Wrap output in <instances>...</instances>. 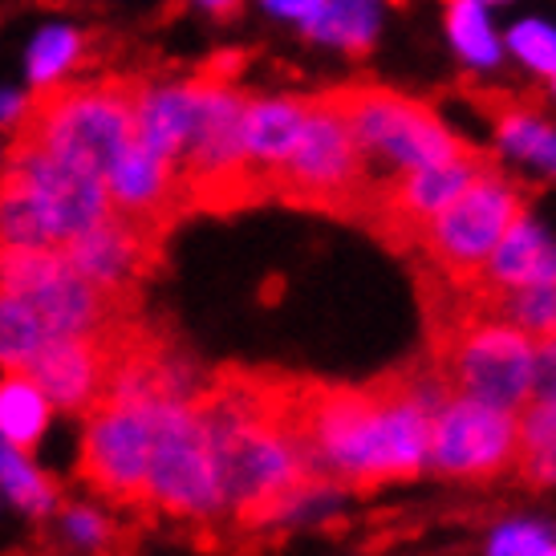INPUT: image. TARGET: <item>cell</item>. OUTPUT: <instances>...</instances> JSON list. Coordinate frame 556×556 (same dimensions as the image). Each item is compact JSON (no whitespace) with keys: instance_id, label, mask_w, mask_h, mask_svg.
<instances>
[{"instance_id":"obj_1","label":"cell","mask_w":556,"mask_h":556,"mask_svg":"<svg viewBox=\"0 0 556 556\" xmlns=\"http://www.w3.org/2000/svg\"><path fill=\"white\" fill-rule=\"evenodd\" d=\"M305 387L301 374L219 366L191 399L212 451L219 516L240 532L285 520L329 492L301 431Z\"/></svg>"},{"instance_id":"obj_2","label":"cell","mask_w":556,"mask_h":556,"mask_svg":"<svg viewBox=\"0 0 556 556\" xmlns=\"http://www.w3.org/2000/svg\"><path fill=\"white\" fill-rule=\"evenodd\" d=\"M151 81L142 74H106L98 81H41L16 102L13 139L90 170L106 184L114 163L135 142L139 102Z\"/></svg>"},{"instance_id":"obj_3","label":"cell","mask_w":556,"mask_h":556,"mask_svg":"<svg viewBox=\"0 0 556 556\" xmlns=\"http://www.w3.org/2000/svg\"><path fill=\"white\" fill-rule=\"evenodd\" d=\"M370 159L325 93H309V114L296 135L293 151L273 170V200L296 212L329 216L341 224H362L374 195Z\"/></svg>"},{"instance_id":"obj_4","label":"cell","mask_w":556,"mask_h":556,"mask_svg":"<svg viewBox=\"0 0 556 556\" xmlns=\"http://www.w3.org/2000/svg\"><path fill=\"white\" fill-rule=\"evenodd\" d=\"M427 357L447 399H476L495 410H520L532 390V338L467 305L451 321L427 325Z\"/></svg>"},{"instance_id":"obj_5","label":"cell","mask_w":556,"mask_h":556,"mask_svg":"<svg viewBox=\"0 0 556 556\" xmlns=\"http://www.w3.org/2000/svg\"><path fill=\"white\" fill-rule=\"evenodd\" d=\"M321 93L354 130V139L362 142L378 179L406 167H422V163H443V159H455L476 147L447 130L431 102L406 98L390 86L350 81V86H333Z\"/></svg>"},{"instance_id":"obj_6","label":"cell","mask_w":556,"mask_h":556,"mask_svg":"<svg viewBox=\"0 0 556 556\" xmlns=\"http://www.w3.org/2000/svg\"><path fill=\"white\" fill-rule=\"evenodd\" d=\"M532 187L516 184L504 167L476 175L455 200L427 224L418 240L422 264L451 285H471L511 224L528 216Z\"/></svg>"},{"instance_id":"obj_7","label":"cell","mask_w":556,"mask_h":556,"mask_svg":"<svg viewBox=\"0 0 556 556\" xmlns=\"http://www.w3.org/2000/svg\"><path fill=\"white\" fill-rule=\"evenodd\" d=\"M142 511L191 525L200 536H212V528L224 520L207 434H203V422L191 402H167L159 410Z\"/></svg>"},{"instance_id":"obj_8","label":"cell","mask_w":556,"mask_h":556,"mask_svg":"<svg viewBox=\"0 0 556 556\" xmlns=\"http://www.w3.org/2000/svg\"><path fill=\"white\" fill-rule=\"evenodd\" d=\"M167 402H98L86 410V434L78 451V479L106 504L142 511L147 500V467L155 447L159 410Z\"/></svg>"},{"instance_id":"obj_9","label":"cell","mask_w":556,"mask_h":556,"mask_svg":"<svg viewBox=\"0 0 556 556\" xmlns=\"http://www.w3.org/2000/svg\"><path fill=\"white\" fill-rule=\"evenodd\" d=\"M500 167V155L495 151H483V147H471L464 155L443 159V163H422V167H406L394 170L387 179L374 184V195L366 203V216H362V228L387 244L390 252L399 256H410L418 252V240L427 232L443 207H447L459 191H464L476 175Z\"/></svg>"},{"instance_id":"obj_10","label":"cell","mask_w":556,"mask_h":556,"mask_svg":"<svg viewBox=\"0 0 556 556\" xmlns=\"http://www.w3.org/2000/svg\"><path fill=\"white\" fill-rule=\"evenodd\" d=\"M427 464L451 479L511 476L516 467V415L476 399H447L431 422Z\"/></svg>"},{"instance_id":"obj_11","label":"cell","mask_w":556,"mask_h":556,"mask_svg":"<svg viewBox=\"0 0 556 556\" xmlns=\"http://www.w3.org/2000/svg\"><path fill=\"white\" fill-rule=\"evenodd\" d=\"M58 252L70 268H78L81 277L98 280L114 293H142V285L167 261V236L151 232L110 207L98 224L70 236Z\"/></svg>"},{"instance_id":"obj_12","label":"cell","mask_w":556,"mask_h":556,"mask_svg":"<svg viewBox=\"0 0 556 556\" xmlns=\"http://www.w3.org/2000/svg\"><path fill=\"white\" fill-rule=\"evenodd\" d=\"M118 329H123V321L106 325V329H90V333H70V338L49 341L33 357H25L16 370L46 394L53 410L86 415L93 402L102 399Z\"/></svg>"},{"instance_id":"obj_13","label":"cell","mask_w":556,"mask_h":556,"mask_svg":"<svg viewBox=\"0 0 556 556\" xmlns=\"http://www.w3.org/2000/svg\"><path fill=\"white\" fill-rule=\"evenodd\" d=\"M4 163L21 170V175L29 179L33 191H37V200H41L49 224H53L58 248H62L70 236L86 232L90 224H98V219L110 212L106 184H102L98 175L74 167V163H65V159H58V155H49V151L33 147V142L13 139Z\"/></svg>"},{"instance_id":"obj_14","label":"cell","mask_w":556,"mask_h":556,"mask_svg":"<svg viewBox=\"0 0 556 556\" xmlns=\"http://www.w3.org/2000/svg\"><path fill=\"white\" fill-rule=\"evenodd\" d=\"M467 102L492 123L495 139L504 151L528 159L536 167L556 175V130L548 126L536 93H508V90H476L464 86Z\"/></svg>"},{"instance_id":"obj_15","label":"cell","mask_w":556,"mask_h":556,"mask_svg":"<svg viewBox=\"0 0 556 556\" xmlns=\"http://www.w3.org/2000/svg\"><path fill=\"white\" fill-rule=\"evenodd\" d=\"M309 114V93H285V98H256L248 102L244 114V155L252 170L264 179L268 195H273V170L285 163L293 151L296 135Z\"/></svg>"},{"instance_id":"obj_16","label":"cell","mask_w":556,"mask_h":556,"mask_svg":"<svg viewBox=\"0 0 556 556\" xmlns=\"http://www.w3.org/2000/svg\"><path fill=\"white\" fill-rule=\"evenodd\" d=\"M556 277V244L532 224L528 216H520L511 224L504 240L495 244V252L488 256L479 285H495V289H516V285H536V280ZM471 280V285H476Z\"/></svg>"},{"instance_id":"obj_17","label":"cell","mask_w":556,"mask_h":556,"mask_svg":"<svg viewBox=\"0 0 556 556\" xmlns=\"http://www.w3.org/2000/svg\"><path fill=\"white\" fill-rule=\"evenodd\" d=\"M49 415H53L49 399L33 387L25 374L21 370L0 374V434H4L16 451L29 455V451L41 443V434H46V427H49Z\"/></svg>"},{"instance_id":"obj_18","label":"cell","mask_w":556,"mask_h":556,"mask_svg":"<svg viewBox=\"0 0 556 556\" xmlns=\"http://www.w3.org/2000/svg\"><path fill=\"white\" fill-rule=\"evenodd\" d=\"M305 33L345 49L350 58H366L378 37V4L374 0H325L321 13L305 21Z\"/></svg>"},{"instance_id":"obj_19","label":"cell","mask_w":556,"mask_h":556,"mask_svg":"<svg viewBox=\"0 0 556 556\" xmlns=\"http://www.w3.org/2000/svg\"><path fill=\"white\" fill-rule=\"evenodd\" d=\"M0 488L9 492V500H13L16 508L33 511V516H46L58 504V483L49 476H41L29 464V455L16 451L4 434H0Z\"/></svg>"},{"instance_id":"obj_20","label":"cell","mask_w":556,"mask_h":556,"mask_svg":"<svg viewBox=\"0 0 556 556\" xmlns=\"http://www.w3.org/2000/svg\"><path fill=\"white\" fill-rule=\"evenodd\" d=\"M90 62V37L78 29H46L29 49L33 86L65 78V70H81Z\"/></svg>"},{"instance_id":"obj_21","label":"cell","mask_w":556,"mask_h":556,"mask_svg":"<svg viewBox=\"0 0 556 556\" xmlns=\"http://www.w3.org/2000/svg\"><path fill=\"white\" fill-rule=\"evenodd\" d=\"M447 33L455 49L471 65H495L500 62V41H495L488 16L479 9V0H447Z\"/></svg>"},{"instance_id":"obj_22","label":"cell","mask_w":556,"mask_h":556,"mask_svg":"<svg viewBox=\"0 0 556 556\" xmlns=\"http://www.w3.org/2000/svg\"><path fill=\"white\" fill-rule=\"evenodd\" d=\"M511 49H516V58L532 70H541L553 78L556 74V33L541 21H525V25H516L511 29Z\"/></svg>"},{"instance_id":"obj_23","label":"cell","mask_w":556,"mask_h":556,"mask_svg":"<svg viewBox=\"0 0 556 556\" xmlns=\"http://www.w3.org/2000/svg\"><path fill=\"white\" fill-rule=\"evenodd\" d=\"M532 402H556V338L532 341Z\"/></svg>"},{"instance_id":"obj_24","label":"cell","mask_w":556,"mask_h":556,"mask_svg":"<svg viewBox=\"0 0 556 556\" xmlns=\"http://www.w3.org/2000/svg\"><path fill=\"white\" fill-rule=\"evenodd\" d=\"M544 544H548V532L532 525H511L504 528L492 544V556H541Z\"/></svg>"},{"instance_id":"obj_25","label":"cell","mask_w":556,"mask_h":556,"mask_svg":"<svg viewBox=\"0 0 556 556\" xmlns=\"http://www.w3.org/2000/svg\"><path fill=\"white\" fill-rule=\"evenodd\" d=\"M511 476L520 479V483H528V488H553V483H556V443H553V447L536 451V455L516 459Z\"/></svg>"},{"instance_id":"obj_26","label":"cell","mask_w":556,"mask_h":556,"mask_svg":"<svg viewBox=\"0 0 556 556\" xmlns=\"http://www.w3.org/2000/svg\"><path fill=\"white\" fill-rule=\"evenodd\" d=\"M70 536L81 544H106L110 541V525L98 516V511L74 508L70 511Z\"/></svg>"},{"instance_id":"obj_27","label":"cell","mask_w":556,"mask_h":556,"mask_svg":"<svg viewBox=\"0 0 556 556\" xmlns=\"http://www.w3.org/2000/svg\"><path fill=\"white\" fill-rule=\"evenodd\" d=\"M264 4H268L273 13H280V16H296L301 25L325 9V0H264Z\"/></svg>"},{"instance_id":"obj_28","label":"cell","mask_w":556,"mask_h":556,"mask_svg":"<svg viewBox=\"0 0 556 556\" xmlns=\"http://www.w3.org/2000/svg\"><path fill=\"white\" fill-rule=\"evenodd\" d=\"M200 4L212 16H219V21H232V16H240V9H244V0H200Z\"/></svg>"},{"instance_id":"obj_29","label":"cell","mask_w":556,"mask_h":556,"mask_svg":"<svg viewBox=\"0 0 556 556\" xmlns=\"http://www.w3.org/2000/svg\"><path fill=\"white\" fill-rule=\"evenodd\" d=\"M541 556H556V544H544V553Z\"/></svg>"},{"instance_id":"obj_30","label":"cell","mask_w":556,"mask_h":556,"mask_svg":"<svg viewBox=\"0 0 556 556\" xmlns=\"http://www.w3.org/2000/svg\"><path fill=\"white\" fill-rule=\"evenodd\" d=\"M390 4H406V0H390Z\"/></svg>"},{"instance_id":"obj_31","label":"cell","mask_w":556,"mask_h":556,"mask_svg":"<svg viewBox=\"0 0 556 556\" xmlns=\"http://www.w3.org/2000/svg\"><path fill=\"white\" fill-rule=\"evenodd\" d=\"M553 90H556V74H553Z\"/></svg>"},{"instance_id":"obj_32","label":"cell","mask_w":556,"mask_h":556,"mask_svg":"<svg viewBox=\"0 0 556 556\" xmlns=\"http://www.w3.org/2000/svg\"><path fill=\"white\" fill-rule=\"evenodd\" d=\"M479 4H483V0H479ZM492 4H495V0H492Z\"/></svg>"}]
</instances>
